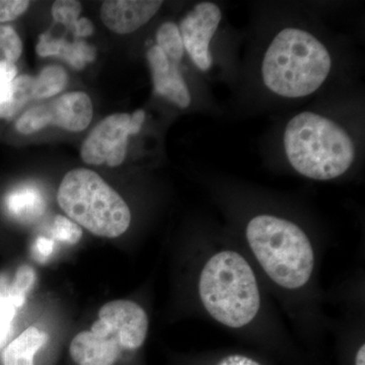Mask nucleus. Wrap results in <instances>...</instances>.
<instances>
[{
  "mask_svg": "<svg viewBox=\"0 0 365 365\" xmlns=\"http://www.w3.org/2000/svg\"><path fill=\"white\" fill-rule=\"evenodd\" d=\"M72 32L76 37H88L93 33V26L88 19H81L76 23V28Z\"/></svg>",
  "mask_w": 365,
  "mask_h": 365,
  "instance_id": "nucleus-27",
  "label": "nucleus"
},
{
  "mask_svg": "<svg viewBox=\"0 0 365 365\" xmlns=\"http://www.w3.org/2000/svg\"><path fill=\"white\" fill-rule=\"evenodd\" d=\"M246 237L261 267L276 284L294 290L311 279L313 246L299 225L277 216H255L247 225Z\"/></svg>",
  "mask_w": 365,
  "mask_h": 365,
  "instance_id": "nucleus-4",
  "label": "nucleus"
},
{
  "mask_svg": "<svg viewBox=\"0 0 365 365\" xmlns=\"http://www.w3.org/2000/svg\"><path fill=\"white\" fill-rule=\"evenodd\" d=\"M98 319L107 322L117 332L126 352H133L143 347L148 337V314L136 302L117 299L101 307Z\"/></svg>",
  "mask_w": 365,
  "mask_h": 365,
  "instance_id": "nucleus-10",
  "label": "nucleus"
},
{
  "mask_svg": "<svg viewBox=\"0 0 365 365\" xmlns=\"http://www.w3.org/2000/svg\"><path fill=\"white\" fill-rule=\"evenodd\" d=\"M49 340V335L37 327L26 329L11 341L2 354L4 365H36L35 357Z\"/></svg>",
  "mask_w": 365,
  "mask_h": 365,
  "instance_id": "nucleus-14",
  "label": "nucleus"
},
{
  "mask_svg": "<svg viewBox=\"0 0 365 365\" xmlns=\"http://www.w3.org/2000/svg\"><path fill=\"white\" fill-rule=\"evenodd\" d=\"M16 66L7 60H0V93L13 83L16 76Z\"/></svg>",
  "mask_w": 365,
  "mask_h": 365,
  "instance_id": "nucleus-25",
  "label": "nucleus"
},
{
  "mask_svg": "<svg viewBox=\"0 0 365 365\" xmlns=\"http://www.w3.org/2000/svg\"><path fill=\"white\" fill-rule=\"evenodd\" d=\"M332 66L330 53L314 35L287 28L274 38L262 63L269 90L283 98L312 95L325 83Z\"/></svg>",
  "mask_w": 365,
  "mask_h": 365,
  "instance_id": "nucleus-1",
  "label": "nucleus"
},
{
  "mask_svg": "<svg viewBox=\"0 0 365 365\" xmlns=\"http://www.w3.org/2000/svg\"><path fill=\"white\" fill-rule=\"evenodd\" d=\"M158 46L167 55L168 58L179 63L184 55V45L181 33L176 24L167 21L160 26L157 33Z\"/></svg>",
  "mask_w": 365,
  "mask_h": 365,
  "instance_id": "nucleus-18",
  "label": "nucleus"
},
{
  "mask_svg": "<svg viewBox=\"0 0 365 365\" xmlns=\"http://www.w3.org/2000/svg\"><path fill=\"white\" fill-rule=\"evenodd\" d=\"M125 352L120 336L100 319L91 330L79 332L69 346V354L76 365H115Z\"/></svg>",
  "mask_w": 365,
  "mask_h": 365,
  "instance_id": "nucleus-9",
  "label": "nucleus"
},
{
  "mask_svg": "<svg viewBox=\"0 0 365 365\" xmlns=\"http://www.w3.org/2000/svg\"><path fill=\"white\" fill-rule=\"evenodd\" d=\"M218 365H260V364L244 355H230L223 359Z\"/></svg>",
  "mask_w": 365,
  "mask_h": 365,
  "instance_id": "nucleus-26",
  "label": "nucleus"
},
{
  "mask_svg": "<svg viewBox=\"0 0 365 365\" xmlns=\"http://www.w3.org/2000/svg\"><path fill=\"white\" fill-rule=\"evenodd\" d=\"M6 204L11 215L24 220L38 217L45 209L42 194L39 190L31 186L14 190L7 197Z\"/></svg>",
  "mask_w": 365,
  "mask_h": 365,
  "instance_id": "nucleus-15",
  "label": "nucleus"
},
{
  "mask_svg": "<svg viewBox=\"0 0 365 365\" xmlns=\"http://www.w3.org/2000/svg\"><path fill=\"white\" fill-rule=\"evenodd\" d=\"M34 78L30 76H19L0 93V118L11 119L33 98Z\"/></svg>",
  "mask_w": 365,
  "mask_h": 365,
  "instance_id": "nucleus-16",
  "label": "nucleus"
},
{
  "mask_svg": "<svg viewBox=\"0 0 365 365\" xmlns=\"http://www.w3.org/2000/svg\"><path fill=\"white\" fill-rule=\"evenodd\" d=\"M222 18V11L215 4L201 2L181 21L179 30L184 49L201 71H208L212 66L209 46Z\"/></svg>",
  "mask_w": 365,
  "mask_h": 365,
  "instance_id": "nucleus-8",
  "label": "nucleus"
},
{
  "mask_svg": "<svg viewBox=\"0 0 365 365\" xmlns=\"http://www.w3.org/2000/svg\"><path fill=\"white\" fill-rule=\"evenodd\" d=\"M57 200L69 218L97 237L115 239L131 223L129 206L100 175L88 169L67 173Z\"/></svg>",
  "mask_w": 365,
  "mask_h": 365,
  "instance_id": "nucleus-5",
  "label": "nucleus"
},
{
  "mask_svg": "<svg viewBox=\"0 0 365 365\" xmlns=\"http://www.w3.org/2000/svg\"><path fill=\"white\" fill-rule=\"evenodd\" d=\"M30 6L26 0H0V21H14L21 16Z\"/></svg>",
  "mask_w": 365,
  "mask_h": 365,
  "instance_id": "nucleus-24",
  "label": "nucleus"
},
{
  "mask_svg": "<svg viewBox=\"0 0 365 365\" xmlns=\"http://www.w3.org/2000/svg\"><path fill=\"white\" fill-rule=\"evenodd\" d=\"M34 283H35L34 269L26 265L19 268L13 283L7 287V295L16 309L24 306L26 294L32 289Z\"/></svg>",
  "mask_w": 365,
  "mask_h": 365,
  "instance_id": "nucleus-19",
  "label": "nucleus"
},
{
  "mask_svg": "<svg viewBox=\"0 0 365 365\" xmlns=\"http://www.w3.org/2000/svg\"><path fill=\"white\" fill-rule=\"evenodd\" d=\"M355 365H365V346L362 345L355 357Z\"/></svg>",
  "mask_w": 365,
  "mask_h": 365,
  "instance_id": "nucleus-29",
  "label": "nucleus"
},
{
  "mask_svg": "<svg viewBox=\"0 0 365 365\" xmlns=\"http://www.w3.org/2000/svg\"><path fill=\"white\" fill-rule=\"evenodd\" d=\"M16 309V307L14 306L7 295L6 280L1 278L0 279V344L4 343L9 336Z\"/></svg>",
  "mask_w": 365,
  "mask_h": 365,
  "instance_id": "nucleus-21",
  "label": "nucleus"
},
{
  "mask_svg": "<svg viewBox=\"0 0 365 365\" xmlns=\"http://www.w3.org/2000/svg\"><path fill=\"white\" fill-rule=\"evenodd\" d=\"M0 49L7 61L16 62L23 52V43L11 26H0Z\"/></svg>",
  "mask_w": 365,
  "mask_h": 365,
  "instance_id": "nucleus-22",
  "label": "nucleus"
},
{
  "mask_svg": "<svg viewBox=\"0 0 365 365\" xmlns=\"http://www.w3.org/2000/svg\"><path fill=\"white\" fill-rule=\"evenodd\" d=\"M132 134L131 115L119 113L105 118L83 141L81 158L88 165L118 167L126 158L128 136Z\"/></svg>",
  "mask_w": 365,
  "mask_h": 365,
  "instance_id": "nucleus-7",
  "label": "nucleus"
},
{
  "mask_svg": "<svg viewBox=\"0 0 365 365\" xmlns=\"http://www.w3.org/2000/svg\"><path fill=\"white\" fill-rule=\"evenodd\" d=\"M199 295L207 313L228 328L248 325L261 307L253 269L235 251L218 252L206 262L199 279Z\"/></svg>",
  "mask_w": 365,
  "mask_h": 365,
  "instance_id": "nucleus-3",
  "label": "nucleus"
},
{
  "mask_svg": "<svg viewBox=\"0 0 365 365\" xmlns=\"http://www.w3.org/2000/svg\"><path fill=\"white\" fill-rule=\"evenodd\" d=\"M68 83L63 67L50 66L45 67L37 78H34L33 98L41 100L61 93Z\"/></svg>",
  "mask_w": 365,
  "mask_h": 365,
  "instance_id": "nucleus-17",
  "label": "nucleus"
},
{
  "mask_svg": "<svg viewBox=\"0 0 365 365\" xmlns=\"http://www.w3.org/2000/svg\"><path fill=\"white\" fill-rule=\"evenodd\" d=\"M162 6L157 0H107L101 7V19L113 32L125 35L148 23Z\"/></svg>",
  "mask_w": 365,
  "mask_h": 365,
  "instance_id": "nucleus-11",
  "label": "nucleus"
},
{
  "mask_svg": "<svg viewBox=\"0 0 365 365\" xmlns=\"http://www.w3.org/2000/svg\"><path fill=\"white\" fill-rule=\"evenodd\" d=\"M36 50L40 56H58L76 69H83L86 63L96 58L95 48L86 43L81 41L69 43L64 39H54L49 34L40 36Z\"/></svg>",
  "mask_w": 365,
  "mask_h": 365,
  "instance_id": "nucleus-13",
  "label": "nucleus"
},
{
  "mask_svg": "<svg viewBox=\"0 0 365 365\" xmlns=\"http://www.w3.org/2000/svg\"><path fill=\"white\" fill-rule=\"evenodd\" d=\"M93 104L90 97L81 91H74L24 113L16 127L23 134H32L49 125L79 132L90 125Z\"/></svg>",
  "mask_w": 365,
  "mask_h": 365,
  "instance_id": "nucleus-6",
  "label": "nucleus"
},
{
  "mask_svg": "<svg viewBox=\"0 0 365 365\" xmlns=\"http://www.w3.org/2000/svg\"><path fill=\"white\" fill-rule=\"evenodd\" d=\"M145 120V112L143 110H137L131 115V128L133 134L138 133Z\"/></svg>",
  "mask_w": 365,
  "mask_h": 365,
  "instance_id": "nucleus-28",
  "label": "nucleus"
},
{
  "mask_svg": "<svg viewBox=\"0 0 365 365\" xmlns=\"http://www.w3.org/2000/svg\"><path fill=\"white\" fill-rule=\"evenodd\" d=\"M53 235L59 241L74 245L83 237V230L76 222L64 216L58 215L54 220Z\"/></svg>",
  "mask_w": 365,
  "mask_h": 365,
  "instance_id": "nucleus-23",
  "label": "nucleus"
},
{
  "mask_svg": "<svg viewBox=\"0 0 365 365\" xmlns=\"http://www.w3.org/2000/svg\"><path fill=\"white\" fill-rule=\"evenodd\" d=\"M81 4L76 0H58L52 6V16L58 23L63 24L73 31L78 21Z\"/></svg>",
  "mask_w": 365,
  "mask_h": 365,
  "instance_id": "nucleus-20",
  "label": "nucleus"
},
{
  "mask_svg": "<svg viewBox=\"0 0 365 365\" xmlns=\"http://www.w3.org/2000/svg\"><path fill=\"white\" fill-rule=\"evenodd\" d=\"M148 59L153 72L155 93L167 98L178 107L182 109L188 107L191 97L178 63L170 61L158 45L150 48Z\"/></svg>",
  "mask_w": 365,
  "mask_h": 365,
  "instance_id": "nucleus-12",
  "label": "nucleus"
},
{
  "mask_svg": "<svg viewBox=\"0 0 365 365\" xmlns=\"http://www.w3.org/2000/svg\"><path fill=\"white\" fill-rule=\"evenodd\" d=\"M283 143L288 162L309 179H336L354 162L355 146L349 134L316 113L302 112L292 118L285 128Z\"/></svg>",
  "mask_w": 365,
  "mask_h": 365,
  "instance_id": "nucleus-2",
  "label": "nucleus"
}]
</instances>
